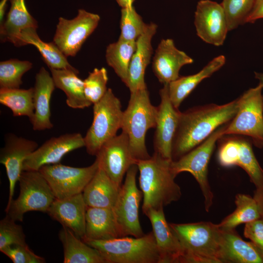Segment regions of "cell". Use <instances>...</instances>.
Wrapping results in <instances>:
<instances>
[{"label": "cell", "mask_w": 263, "mask_h": 263, "mask_svg": "<svg viewBox=\"0 0 263 263\" xmlns=\"http://www.w3.org/2000/svg\"><path fill=\"white\" fill-rule=\"evenodd\" d=\"M238 109L237 99L224 105L210 104L181 113L173 140L172 160L178 159L229 122Z\"/></svg>", "instance_id": "obj_1"}, {"label": "cell", "mask_w": 263, "mask_h": 263, "mask_svg": "<svg viewBox=\"0 0 263 263\" xmlns=\"http://www.w3.org/2000/svg\"><path fill=\"white\" fill-rule=\"evenodd\" d=\"M171 161L155 152L149 159L137 161L144 214L150 209L163 208L180 199L181 190L174 181L176 176L171 169Z\"/></svg>", "instance_id": "obj_2"}, {"label": "cell", "mask_w": 263, "mask_h": 263, "mask_svg": "<svg viewBox=\"0 0 263 263\" xmlns=\"http://www.w3.org/2000/svg\"><path fill=\"white\" fill-rule=\"evenodd\" d=\"M181 244L183 263H222L221 229L210 222L170 224Z\"/></svg>", "instance_id": "obj_3"}, {"label": "cell", "mask_w": 263, "mask_h": 263, "mask_svg": "<svg viewBox=\"0 0 263 263\" xmlns=\"http://www.w3.org/2000/svg\"><path fill=\"white\" fill-rule=\"evenodd\" d=\"M130 93L121 129L128 137L132 155L137 162L151 157L146 146V135L150 129L156 127L157 107L151 103L147 87Z\"/></svg>", "instance_id": "obj_4"}, {"label": "cell", "mask_w": 263, "mask_h": 263, "mask_svg": "<svg viewBox=\"0 0 263 263\" xmlns=\"http://www.w3.org/2000/svg\"><path fill=\"white\" fill-rule=\"evenodd\" d=\"M97 249L107 263H159V254L152 231L141 237L109 240L81 239Z\"/></svg>", "instance_id": "obj_5"}, {"label": "cell", "mask_w": 263, "mask_h": 263, "mask_svg": "<svg viewBox=\"0 0 263 263\" xmlns=\"http://www.w3.org/2000/svg\"><path fill=\"white\" fill-rule=\"evenodd\" d=\"M123 113L120 100L108 88L104 96L94 104L93 120L84 137L88 154L96 156L102 146L116 135L121 128Z\"/></svg>", "instance_id": "obj_6"}, {"label": "cell", "mask_w": 263, "mask_h": 263, "mask_svg": "<svg viewBox=\"0 0 263 263\" xmlns=\"http://www.w3.org/2000/svg\"><path fill=\"white\" fill-rule=\"evenodd\" d=\"M18 182L19 195L6 206V215L15 221L22 222L24 214L27 212L47 213L56 197L39 171H23Z\"/></svg>", "instance_id": "obj_7"}, {"label": "cell", "mask_w": 263, "mask_h": 263, "mask_svg": "<svg viewBox=\"0 0 263 263\" xmlns=\"http://www.w3.org/2000/svg\"><path fill=\"white\" fill-rule=\"evenodd\" d=\"M263 86L259 84L237 99V113L224 130V135L247 136L256 147H263Z\"/></svg>", "instance_id": "obj_8"}, {"label": "cell", "mask_w": 263, "mask_h": 263, "mask_svg": "<svg viewBox=\"0 0 263 263\" xmlns=\"http://www.w3.org/2000/svg\"><path fill=\"white\" fill-rule=\"evenodd\" d=\"M228 123L219 127L198 146L171 163V170L176 176L181 172H188L195 178L204 196L207 212L213 204L214 197L207 178L208 165L216 142L224 136V132Z\"/></svg>", "instance_id": "obj_9"}, {"label": "cell", "mask_w": 263, "mask_h": 263, "mask_svg": "<svg viewBox=\"0 0 263 263\" xmlns=\"http://www.w3.org/2000/svg\"><path fill=\"white\" fill-rule=\"evenodd\" d=\"M99 167L96 159L90 166L74 167L58 163L42 167L39 172L49 184L56 199L81 193Z\"/></svg>", "instance_id": "obj_10"}, {"label": "cell", "mask_w": 263, "mask_h": 263, "mask_svg": "<svg viewBox=\"0 0 263 263\" xmlns=\"http://www.w3.org/2000/svg\"><path fill=\"white\" fill-rule=\"evenodd\" d=\"M138 169L137 165L134 164L128 170L113 208L121 237L131 235L138 238L145 235L139 217L140 203L143 195L136 183Z\"/></svg>", "instance_id": "obj_11"}, {"label": "cell", "mask_w": 263, "mask_h": 263, "mask_svg": "<svg viewBox=\"0 0 263 263\" xmlns=\"http://www.w3.org/2000/svg\"><path fill=\"white\" fill-rule=\"evenodd\" d=\"M100 19L98 15L82 9L73 19L59 17L53 41L66 57L75 56L96 28Z\"/></svg>", "instance_id": "obj_12"}, {"label": "cell", "mask_w": 263, "mask_h": 263, "mask_svg": "<svg viewBox=\"0 0 263 263\" xmlns=\"http://www.w3.org/2000/svg\"><path fill=\"white\" fill-rule=\"evenodd\" d=\"M218 159L223 167H240L247 173L256 189L263 188V169L248 141L236 137L225 138L219 147Z\"/></svg>", "instance_id": "obj_13"}, {"label": "cell", "mask_w": 263, "mask_h": 263, "mask_svg": "<svg viewBox=\"0 0 263 263\" xmlns=\"http://www.w3.org/2000/svg\"><path fill=\"white\" fill-rule=\"evenodd\" d=\"M95 156L99 166L119 188L128 170L136 163L132 154L128 137L123 132L107 141Z\"/></svg>", "instance_id": "obj_14"}, {"label": "cell", "mask_w": 263, "mask_h": 263, "mask_svg": "<svg viewBox=\"0 0 263 263\" xmlns=\"http://www.w3.org/2000/svg\"><path fill=\"white\" fill-rule=\"evenodd\" d=\"M161 102L157 107L154 135V152L172 160L173 140L178 127L181 112L174 107L169 94L168 84L159 90Z\"/></svg>", "instance_id": "obj_15"}, {"label": "cell", "mask_w": 263, "mask_h": 263, "mask_svg": "<svg viewBox=\"0 0 263 263\" xmlns=\"http://www.w3.org/2000/svg\"><path fill=\"white\" fill-rule=\"evenodd\" d=\"M194 23L197 36L204 41L216 46L223 44L229 31L221 3L210 0L199 1Z\"/></svg>", "instance_id": "obj_16"}, {"label": "cell", "mask_w": 263, "mask_h": 263, "mask_svg": "<svg viewBox=\"0 0 263 263\" xmlns=\"http://www.w3.org/2000/svg\"><path fill=\"white\" fill-rule=\"evenodd\" d=\"M85 146L84 137L78 132L52 137L27 157L23 171L39 170L44 166L59 163L67 153Z\"/></svg>", "instance_id": "obj_17"}, {"label": "cell", "mask_w": 263, "mask_h": 263, "mask_svg": "<svg viewBox=\"0 0 263 263\" xmlns=\"http://www.w3.org/2000/svg\"><path fill=\"white\" fill-rule=\"evenodd\" d=\"M38 147V144L34 140L13 133L5 136L4 145L0 150V163L5 168L9 181L7 205L13 199L16 184L23 171L24 161Z\"/></svg>", "instance_id": "obj_18"}, {"label": "cell", "mask_w": 263, "mask_h": 263, "mask_svg": "<svg viewBox=\"0 0 263 263\" xmlns=\"http://www.w3.org/2000/svg\"><path fill=\"white\" fill-rule=\"evenodd\" d=\"M145 215L152 227L159 254V263H183V251L174 230L167 221L163 208L150 209Z\"/></svg>", "instance_id": "obj_19"}, {"label": "cell", "mask_w": 263, "mask_h": 263, "mask_svg": "<svg viewBox=\"0 0 263 263\" xmlns=\"http://www.w3.org/2000/svg\"><path fill=\"white\" fill-rule=\"evenodd\" d=\"M193 62L185 52L176 48L171 38L161 40L152 60V70L159 81L163 84L177 79L179 71L184 65Z\"/></svg>", "instance_id": "obj_20"}, {"label": "cell", "mask_w": 263, "mask_h": 263, "mask_svg": "<svg viewBox=\"0 0 263 263\" xmlns=\"http://www.w3.org/2000/svg\"><path fill=\"white\" fill-rule=\"evenodd\" d=\"M87 207L81 193L63 199L56 198L47 213L82 239L85 235Z\"/></svg>", "instance_id": "obj_21"}, {"label": "cell", "mask_w": 263, "mask_h": 263, "mask_svg": "<svg viewBox=\"0 0 263 263\" xmlns=\"http://www.w3.org/2000/svg\"><path fill=\"white\" fill-rule=\"evenodd\" d=\"M221 229L222 263H263V249L251 242L244 241L235 228Z\"/></svg>", "instance_id": "obj_22"}, {"label": "cell", "mask_w": 263, "mask_h": 263, "mask_svg": "<svg viewBox=\"0 0 263 263\" xmlns=\"http://www.w3.org/2000/svg\"><path fill=\"white\" fill-rule=\"evenodd\" d=\"M157 28V25L153 22L147 24L145 31L136 41V47L130 62L125 84L130 92L147 87L145 73L150 63L152 54L151 40Z\"/></svg>", "instance_id": "obj_23"}, {"label": "cell", "mask_w": 263, "mask_h": 263, "mask_svg": "<svg viewBox=\"0 0 263 263\" xmlns=\"http://www.w3.org/2000/svg\"><path fill=\"white\" fill-rule=\"evenodd\" d=\"M33 101L34 114L30 122L35 131L53 128L51 121L50 101L56 86L50 73L42 67L35 77Z\"/></svg>", "instance_id": "obj_24"}, {"label": "cell", "mask_w": 263, "mask_h": 263, "mask_svg": "<svg viewBox=\"0 0 263 263\" xmlns=\"http://www.w3.org/2000/svg\"><path fill=\"white\" fill-rule=\"evenodd\" d=\"M120 189L99 165L82 194L87 207L113 208Z\"/></svg>", "instance_id": "obj_25"}, {"label": "cell", "mask_w": 263, "mask_h": 263, "mask_svg": "<svg viewBox=\"0 0 263 263\" xmlns=\"http://www.w3.org/2000/svg\"><path fill=\"white\" fill-rule=\"evenodd\" d=\"M119 237L121 234L113 208L87 207L83 238L105 240Z\"/></svg>", "instance_id": "obj_26"}, {"label": "cell", "mask_w": 263, "mask_h": 263, "mask_svg": "<svg viewBox=\"0 0 263 263\" xmlns=\"http://www.w3.org/2000/svg\"><path fill=\"white\" fill-rule=\"evenodd\" d=\"M9 0L10 10L0 25V40L19 47L21 31L29 28L37 29L38 22L28 12L25 0Z\"/></svg>", "instance_id": "obj_27"}, {"label": "cell", "mask_w": 263, "mask_h": 263, "mask_svg": "<svg viewBox=\"0 0 263 263\" xmlns=\"http://www.w3.org/2000/svg\"><path fill=\"white\" fill-rule=\"evenodd\" d=\"M225 63V57L220 55L209 62L201 71L194 75L180 76L168 84L170 100L177 109L184 100L204 79L210 77L222 68Z\"/></svg>", "instance_id": "obj_28"}, {"label": "cell", "mask_w": 263, "mask_h": 263, "mask_svg": "<svg viewBox=\"0 0 263 263\" xmlns=\"http://www.w3.org/2000/svg\"><path fill=\"white\" fill-rule=\"evenodd\" d=\"M58 237L63 248L64 263H107L97 249L87 244L69 228L63 227Z\"/></svg>", "instance_id": "obj_29"}, {"label": "cell", "mask_w": 263, "mask_h": 263, "mask_svg": "<svg viewBox=\"0 0 263 263\" xmlns=\"http://www.w3.org/2000/svg\"><path fill=\"white\" fill-rule=\"evenodd\" d=\"M56 87L65 94L66 104L73 109H84L92 104L86 98L83 80L76 69H50Z\"/></svg>", "instance_id": "obj_30"}, {"label": "cell", "mask_w": 263, "mask_h": 263, "mask_svg": "<svg viewBox=\"0 0 263 263\" xmlns=\"http://www.w3.org/2000/svg\"><path fill=\"white\" fill-rule=\"evenodd\" d=\"M37 29L29 28L22 30L19 37V47L28 44L35 46L49 69H75L53 41L45 42L40 38Z\"/></svg>", "instance_id": "obj_31"}, {"label": "cell", "mask_w": 263, "mask_h": 263, "mask_svg": "<svg viewBox=\"0 0 263 263\" xmlns=\"http://www.w3.org/2000/svg\"><path fill=\"white\" fill-rule=\"evenodd\" d=\"M136 47V41L119 38L106 48L105 56L107 64L125 84L127 81L130 62Z\"/></svg>", "instance_id": "obj_32"}, {"label": "cell", "mask_w": 263, "mask_h": 263, "mask_svg": "<svg viewBox=\"0 0 263 263\" xmlns=\"http://www.w3.org/2000/svg\"><path fill=\"white\" fill-rule=\"evenodd\" d=\"M34 88H0V103L10 109L14 116H27L31 121L34 114Z\"/></svg>", "instance_id": "obj_33"}, {"label": "cell", "mask_w": 263, "mask_h": 263, "mask_svg": "<svg viewBox=\"0 0 263 263\" xmlns=\"http://www.w3.org/2000/svg\"><path fill=\"white\" fill-rule=\"evenodd\" d=\"M235 203L236 208L218 224L220 228L234 229L240 224L262 218L257 202L250 195L238 194Z\"/></svg>", "instance_id": "obj_34"}, {"label": "cell", "mask_w": 263, "mask_h": 263, "mask_svg": "<svg viewBox=\"0 0 263 263\" xmlns=\"http://www.w3.org/2000/svg\"><path fill=\"white\" fill-rule=\"evenodd\" d=\"M33 64L28 60L10 59L0 62V87L19 88L23 75L29 71Z\"/></svg>", "instance_id": "obj_35"}, {"label": "cell", "mask_w": 263, "mask_h": 263, "mask_svg": "<svg viewBox=\"0 0 263 263\" xmlns=\"http://www.w3.org/2000/svg\"><path fill=\"white\" fill-rule=\"evenodd\" d=\"M120 38L136 41L145 30L147 24L132 6L122 8L121 11Z\"/></svg>", "instance_id": "obj_36"}, {"label": "cell", "mask_w": 263, "mask_h": 263, "mask_svg": "<svg viewBox=\"0 0 263 263\" xmlns=\"http://www.w3.org/2000/svg\"><path fill=\"white\" fill-rule=\"evenodd\" d=\"M255 0H223L221 3L227 20L228 31L246 23Z\"/></svg>", "instance_id": "obj_37"}, {"label": "cell", "mask_w": 263, "mask_h": 263, "mask_svg": "<svg viewBox=\"0 0 263 263\" xmlns=\"http://www.w3.org/2000/svg\"><path fill=\"white\" fill-rule=\"evenodd\" d=\"M108 81V73L104 67L94 68L83 80L85 96L92 104L98 102L105 94Z\"/></svg>", "instance_id": "obj_38"}, {"label": "cell", "mask_w": 263, "mask_h": 263, "mask_svg": "<svg viewBox=\"0 0 263 263\" xmlns=\"http://www.w3.org/2000/svg\"><path fill=\"white\" fill-rule=\"evenodd\" d=\"M25 235L21 225L8 216L0 221V250L12 244H26Z\"/></svg>", "instance_id": "obj_39"}, {"label": "cell", "mask_w": 263, "mask_h": 263, "mask_svg": "<svg viewBox=\"0 0 263 263\" xmlns=\"http://www.w3.org/2000/svg\"><path fill=\"white\" fill-rule=\"evenodd\" d=\"M14 263H44L45 260L36 254L28 245L12 244L0 250Z\"/></svg>", "instance_id": "obj_40"}, {"label": "cell", "mask_w": 263, "mask_h": 263, "mask_svg": "<svg viewBox=\"0 0 263 263\" xmlns=\"http://www.w3.org/2000/svg\"><path fill=\"white\" fill-rule=\"evenodd\" d=\"M244 235L263 250V218H260L245 224Z\"/></svg>", "instance_id": "obj_41"}, {"label": "cell", "mask_w": 263, "mask_h": 263, "mask_svg": "<svg viewBox=\"0 0 263 263\" xmlns=\"http://www.w3.org/2000/svg\"><path fill=\"white\" fill-rule=\"evenodd\" d=\"M263 18V0H255L253 7L247 16L246 23H253Z\"/></svg>", "instance_id": "obj_42"}, {"label": "cell", "mask_w": 263, "mask_h": 263, "mask_svg": "<svg viewBox=\"0 0 263 263\" xmlns=\"http://www.w3.org/2000/svg\"><path fill=\"white\" fill-rule=\"evenodd\" d=\"M253 198L257 203L261 217L263 218V188L261 189H256Z\"/></svg>", "instance_id": "obj_43"}, {"label": "cell", "mask_w": 263, "mask_h": 263, "mask_svg": "<svg viewBox=\"0 0 263 263\" xmlns=\"http://www.w3.org/2000/svg\"><path fill=\"white\" fill-rule=\"evenodd\" d=\"M135 0H116L118 5L122 8H126L132 6Z\"/></svg>", "instance_id": "obj_44"}, {"label": "cell", "mask_w": 263, "mask_h": 263, "mask_svg": "<svg viewBox=\"0 0 263 263\" xmlns=\"http://www.w3.org/2000/svg\"><path fill=\"white\" fill-rule=\"evenodd\" d=\"M255 77L259 80V84L263 86V73H255Z\"/></svg>", "instance_id": "obj_45"}]
</instances>
